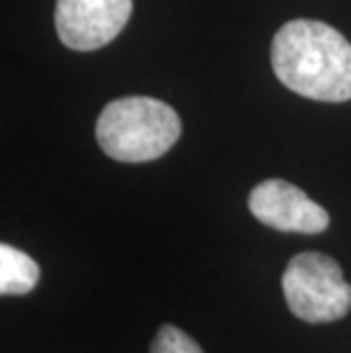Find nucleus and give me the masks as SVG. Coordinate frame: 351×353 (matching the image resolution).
<instances>
[{"mask_svg":"<svg viewBox=\"0 0 351 353\" xmlns=\"http://www.w3.org/2000/svg\"><path fill=\"white\" fill-rule=\"evenodd\" d=\"M249 210L260 223L281 232L315 235L328 228L326 210L288 180L274 178L253 187Z\"/></svg>","mask_w":351,"mask_h":353,"instance_id":"nucleus-5","label":"nucleus"},{"mask_svg":"<svg viewBox=\"0 0 351 353\" xmlns=\"http://www.w3.org/2000/svg\"><path fill=\"white\" fill-rule=\"evenodd\" d=\"M181 137V117L151 96H126L106 105L96 123L103 153L119 162L158 160Z\"/></svg>","mask_w":351,"mask_h":353,"instance_id":"nucleus-2","label":"nucleus"},{"mask_svg":"<svg viewBox=\"0 0 351 353\" xmlns=\"http://www.w3.org/2000/svg\"><path fill=\"white\" fill-rule=\"evenodd\" d=\"M39 265L28 253L0 244V294H28L39 283Z\"/></svg>","mask_w":351,"mask_h":353,"instance_id":"nucleus-6","label":"nucleus"},{"mask_svg":"<svg viewBox=\"0 0 351 353\" xmlns=\"http://www.w3.org/2000/svg\"><path fill=\"white\" fill-rule=\"evenodd\" d=\"M281 285L290 312L308 324L338 321L351 310V285L338 262L324 253L294 255L283 272Z\"/></svg>","mask_w":351,"mask_h":353,"instance_id":"nucleus-3","label":"nucleus"},{"mask_svg":"<svg viewBox=\"0 0 351 353\" xmlns=\"http://www.w3.org/2000/svg\"><path fill=\"white\" fill-rule=\"evenodd\" d=\"M272 69L290 92L322 103L351 99V43L322 21L297 19L272 41Z\"/></svg>","mask_w":351,"mask_h":353,"instance_id":"nucleus-1","label":"nucleus"},{"mask_svg":"<svg viewBox=\"0 0 351 353\" xmlns=\"http://www.w3.org/2000/svg\"><path fill=\"white\" fill-rule=\"evenodd\" d=\"M132 0H57L55 28L59 41L71 50L103 48L126 28Z\"/></svg>","mask_w":351,"mask_h":353,"instance_id":"nucleus-4","label":"nucleus"},{"mask_svg":"<svg viewBox=\"0 0 351 353\" xmlns=\"http://www.w3.org/2000/svg\"><path fill=\"white\" fill-rule=\"evenodd\" d=\"M151 353H203L188 333L176 326H162L151 344Z\"/></svg>","mask_w":351,"mask_h":353,"instance_id":"nucleus-7","label":"nucleus"}]
</instances>
